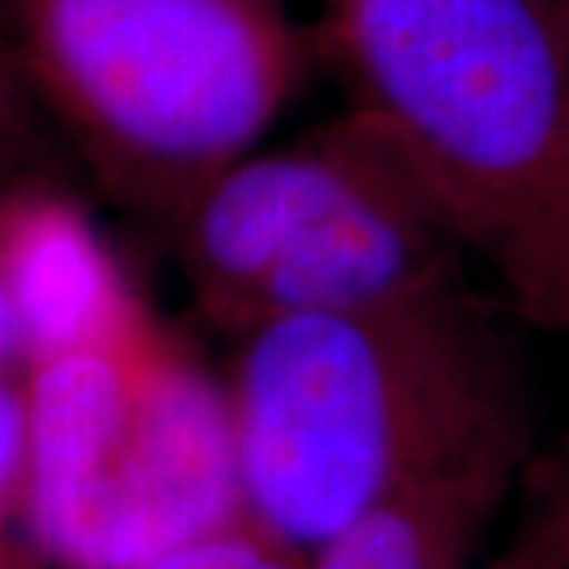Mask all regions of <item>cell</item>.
Instances as JSON below:
<instances>
[{
	"label": "cell",
	"mask_w": 569,
	"mask_h": 569,
	"mask_svg": "<svg viewBox=\"0 0 569 569\" xmlns=\"http://www.w3.org/2000/svg\"><path fill=\"white\" fill-rule=\"evenodd\" d=\"M17 531L26 538V383L10 367L0 370V567Z\"/></svg>",
	"instance_id": "7c38bea8"
},
{
	"label": "cell",
	"mask_w": 569,
	"mask_h": 569,
	"mask_svg": "<svg viewBox=\"0 0 569 569\" xmlns=\"http://www.w3.org/2000/svg\"><path fill=\"white\" fill-rule=\"evenodd\" d=\"M462 263L466 253L389 149L387 168L266 276L234 336L288 313H346L433 295L466 282Z\"/></svg>",
	"instance_id": "8992f818"
},
{
	"label": "cell",
	"mask_w": 569,
	"mask_h": 569,
	"mask_svg": "<svg viewBox=\"0 0 569 569\" xmlns=\"http://www.w3.org/2000/svg\"><path fill=\"white\" fill-rule=\"evenodd\" d=\"M351 108L507 307L569 342L567 0H332Z\"/></svg>",
	"instance_id": "7a4b0ae2"
},
{
	"label": "cell",
	"mask_w": 569,
	"mask_h": 569,
	"mask_svg": "<svg viewBox=\"0 0 569 569\" xmlns=\"http://www.w3.org/2000/svg\"><path fill=\"white\" fill-rule=\"evenodd\" d=\"M127 569H307V553L241 512Z\"/></svg>",
	"instance_id": "30bf717a"
},
{
	"label": "cell",
	"mask_w": 569,
	"mask_h": 569,
	"mask_svg": "<svg viewBox=\"0 0 569 569\" xmlns=\"http://www.w3.org/2000/svg\"><path fill=\"white\" fill-rule=\"evenodd\" d=\"M387 162L377 127L348 108L305 140L228 164L171 231L200 310L234 336L266 276Z\"/></svg>",
	"instance_id": "5b68a950"
},
{
	"label": "cell",
	"mask_w": 569,
	"mask_h": 569,
	"mask_svg": "<svg viewBox=\"0 0 569 569\" xmlns=\"http://www.w3.org/2000/svg\"><path fill=\"white\" fill-rule=\"evenodd\" d=\"M26 541L127 569L241 516L224 387L149 320L22 367Z\"/></svg>",
	"instance_id": "277c9868"
},
{
	"label": "cell",
	"mask_w": 569,
	"mask_h": 569,
	"mask_svg": "<svg viewBox=\"0 0 569 569\" xmlns=\"http://www.w3.org/2000/svg\"><path fill=\"white\" fill-rule=\"evenodd\" d=\"M0 29L41 121L164 231L257 149L305 70L282 0H0Z\"/></svg>",
	"instance_id": "3957f363"
},
{
	"label": "cell",
	"mask_w": 569,
	"mask_h": 569,
	"mask_svg": "<svg viewBox=\"0 0 569 569\" xmlns=\"http://www.w3.org/2000/svg\"><path fill=\"white\" fill-rule=\"evenodd\" d=\"M512 493L516 526L485 569H569V430L531 449Z\"/></svg>",
	"instance_id": "9c48e42d"
},
{
	"label": "cell",
	"mask_w": 569,
	"mask_h": 569,
	"mask_svg": "<svg viewBox=\"0 0 569 569\" xmlns=\"http://www.w3.org/2000/svg\"><path fill=\"white\" fill-rule=\"evenodd\" d=\"M224 380L244 512L301 553L433 478L522 471L526 389L466 282L244 329Z\"/></svg>",
	"instance_id": "6da1fadb"
},
{
	"label": "cell",
	"mask_w": 569,
	"mask_h": 569,
	"mask_svg": "<svg viewBox=\"0 0 569 569\" xmlns=\"http://www.w3.org/2000/svg\"><path fill=\"white\" fill-rule=\"evenodd\" d=\"M41 162V114L0 29V193L26 178L48 174Z\"/></svg>",
	"instance_id": "8fae6325"
},
{
	"label": "cell",
	"mask_w": 569,
	"mask_h": 569,
	"mask_svg": "<svg viewBox=\"0 0 569 569\" xmlns=\"http://www.w3.org/2000/svg\"><path fill=\"white\" fill-rule=\"evenodd\" d=\"M567 3H569V0H567Z\"/></svg>",
	"instance_id": "5bb4252c"
},
{
	"label": "cell",
	"mask_w": 569,
	"mask_h": 569,
	"mask_svg": "<svg viewBox=\"0 0 569 569\" xmlns=\"http://www.w3.org/2000/svg\"><path fill=\"white\" fill-rule=\"evenodd\" d=\"M10 367H22V342L13 310L0 291V370H10Z\"/></svg>",
	"instance_id": "4fadbf2b"
},
{
	"label": "cell",
	"mask_w": 569,
	"mask_h": 569,
	"mask_svg": "<svg viewBox=\"0 0 569 569\" xmlns=\"http://www.w3.org/2000/svg\"><path fill=\"white\" fill-rule=\"evenodd\" d=\"M0 291L20 329L22 367L146 317L99 228L48 174L0 193Z\"/></svg>",
	"instance_id": "52a82bcc"
},
{
	"label": "cell",
	"mask_w": 569,
	"mask_h": 569,
	"mask_svg": "<svg viewBox=\"0 0 569 569\" xmlns=\"http://www.w3.org/2000/svg\"><path fill=\"white\" fill-rule=\"evenodd\" d=\"M519 471L433 478L367 509L307 557V569H485L481 541Z\"/></svg>",
	"instance_id": "ba28073f"
}]
</instances>
